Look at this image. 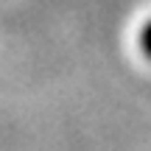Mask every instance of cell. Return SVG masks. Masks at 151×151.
<instances>
[{
	"label": "cell",
	"mask_w": 151,
	"mask_h": 151,
	"mask_svg": "<svg viewBox=\"0 0 151 151\" xmlns=\"http://www.w3.org/2000/svg\"><path fill=\"white\" fill-rule=\"evenodd\" d=\"M140 48H143V53L151 59V20L143 25V31H140Z\"/></svg>",
	"instance_id": "1"
}]
</instances>
